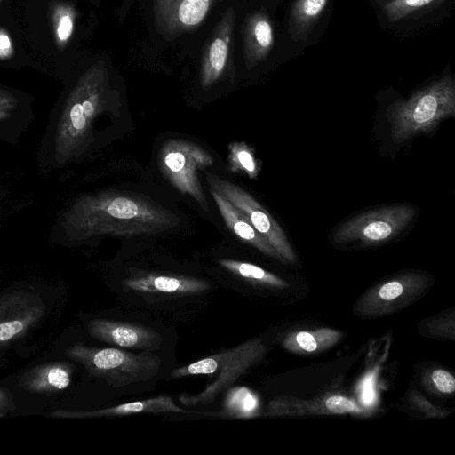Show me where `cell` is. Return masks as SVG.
<instances>
[{
  "label": "cell",
  "mask_w": 455,
  "mask_h": 455,
  "mask_svg": "<svg viewBox=\"0 0 455 455\" xmlns=\"http://www.w3.org/2000/svg\"><path fill=\"white\" fill-rule=\"evenodd\" d=\"M180 224L178 215L148 197L108 190L74 198L55 216L50 236L63 243L100 235L133 237L164 233Z\"/></svg>",
  "instance_id": "1"
},
{
  "label": "cell",
  "mask_w": 455,
  "mask_h": 455,
  "mask_svg": "<svg viewBox=\"0 0 455 455\" xmlns=\"http://www.w3.org/2000/svg\"><path fill=\"white\" fill-rule=\"evenodd\" d=\"M428 287V277L419 273H405L379 283L357 302L355 310L363 316L393 314L419 299Z\"/></svg>",
  "instance_id": "9"
},
{
  "label": "cell",
  "mask_w": 455,
  "mask_h": 455,
  "mask_svg": "<svg viewBox=\"0 0 455 455\" xmlns=\"http://www.w3.org/2000/svg\"><path fill=\"white\" fill-rule=\"evenodd\" d=\"M415 213L413 207L405 204L366 212L339 226L334 237L339 242L360 241L366 244H378L400 233Z\"/></svg>",
  "instance_id": "7"
},
{
  "label": "cell",
  "mask_w": 455,
  "mask_h": 455,
  "mask_svg": "<svg viewBox=\"0 0 455 455\" xmlns=\"http://www.w3.org/2000/svg\"><path fill=\"white\" fill-rule=\"evenodd\" d=\"M215 0H155L157 28L166 36L197 28L210 12Z\"/></svg>",
  "instance_id": "11"
},
{
  "label": "cell",
  "mask_w": 455,
  "mask_h": 455,
  "mask_svg": "<svg viewBox=\"0 0 455 455\" xmlns=\"http://www.w3.org/2000/svg\"><path fill=\"white\" fill-rule=\"evenodd\" d=\"M14 53V48L8 33L0 28V60L11 58Z\"/></svg>",
  "instance_id": "30"
},
{
  "label": "cell",
  "mask_w": 455,
  "mask_h": 455,
  "mask_svg": "<svg viewBox=\"0 0 455 455\" xmlns=\"http://www.w3.org/2000/svg\"><path fill=\"white\" fill-rule=\"evenodd\" d=\"M90 367L114 387L145 381L159 371L161 360L149 354H132L117 348H101L83 352Z\"/></svg>",
  "instance_id": "6"
},
{
  "label": "cell",
  "mask_w": 455,
  "mask_h": 455,
  "mask_svg": "<svg viewBox=\"0 0 455 455\" xmlns=\"http://www.w3.org/2000/svg\"><path fill=\"white\" fill-rule=\"evenodd\" d=\"M267 347L259 339H250L231 349L203 358L188 365L175 369L174 379L199 374L218 375L202 392L188 395L183 394L180 401L185 405L208 404L228 388L266 355Z\"/></svg>",
  "instance_id": "4"
},
{
  "label": "cell",
  "mask_w": 455,
  "mask_h": 455,
  "mask_svg": "<svg viewBox=\"0 0 455 455\" xmlns=\"http://www.w3.org/2000/svg\"><path fill=\"white\" fill-rule=\"evenodd\" d=\"M326 410L331 413H361L363 410L352 400L341 396L333 395L327 398L324 402Z\"/></svg>",
  "instance_id": "25"
},
{
  "label": "cell",
  "mask_w": 455,
  "mask_h": 455,
  "mask_svg": "<svg viewBox=\"0 0 455 455\" xmlns=\"http://www.w3.org/2000/svg\"><path fill=\"white\" fill-rule=\"evenodd\" d=\"M228 163L232 172H241L255 179L259 172L252 149L244 142H234L228 147Z\"/></svg>",
  "instance_id": "24"
},
{
  "label": "cell",
  "mask_w": 455,
  "mask_h": 455,
  "mask_svg": "<svg viewBox=\"0 0 455 455\" xmlns=\"http://www.w3.org/2000/svg\"><path fill=\"white\" fill-rule=\"evenodd\" d=\"M54 42L62 51L70 42L77 18L75 7L67 2H54L49 8Z\"/></svg>",
  "instance_id": "19"
},
{
  "label": "cell",
  "mask_w": 455,
  "mask_h": 455,
  "mask_svg": "<svg viewBox=\"0 0 455 455\" xmlns=\"http://www.w3.org/2000/svg\"><path fill=\"white\" fill-rule=\"evenodd\" d=\"M189 412L177 406L172 398L161 395L141 401L130 402L86 413L89 416H126L140 413Z\"/></svg>",
  "instance_id": "18"
},
{
  "label": "cell",
  "mask_w": 455,
  "mask_h": 455,
  "mask_svg": "<svg viewBox=\"0 0 455 455\" xmlns=\"http://www.w3.org/2000/svg\"><path fill=\"white\" fill-rule=\"evenodd\" d=\"M205 179L211 188L220 193L246 215L255 229L277 251L283 262H296V254L282 228L252 196L241 187L209 172L205 173Z\"/></svg>",
  "instance_id": "8"
},
{
  "label": "cell",
  "mask_w": 455,
  "mask_h": 455,
  "mask_svg": "<svg viewBox=\"0 0 455 455\" xmlns=\"http://www.w3.org/2000/svg\"><path fill=\"white\" fill-rule=\"evenodd\" d=\"M49 384L56 388L63 389L69 384V376L68 372L62 369H52L47 374Z\"/></svg>",
  "instance_id": "28"
},
{
  "label": "cell",
  "mask_w": 455,
  "mask_h": 455,
  "mask_svg": "<svg viewBox=\"0 0 455 455\" xmlns=\"http://www.w3.org/2000/svg\"><path fill=\"white\" fill-rule=\"evenodd\" d=\"M7 196H8V189L3 184L0 183V217H1V212L4 210V204L5 203Z\"/></svg>",
  "instance_id": "31"
},
{
  "label": "cell",
  "mask_w": 455,
  "mask_h": 455,
  "mask_svg": "<svg viewBox=\"0 0 455 455\" xmlns=\"http://www.w3.org/2000/svg\"><path fill=\"white\" fill-rule=\"evenodd\" d=\"M110 85L105 64L92 65L49 114L37 148L40 174H53L80 163L95 142L96 124L108 110Z\"/></svg>",
  "instance_id": "2"
},
{
  "label": "cell",
  "mask_w": 455,
  "mask_h": 455,
  "mask_svg": "<svg viewBox=\"0 0 455 455\" xmlns=\"http://www.w3.org/2000/svg\"><path fill=\"white\" fill-rule=\"evenodd\" d=\"M35 119L31 109H0V141L16 145Z\"/></svg>",
  "instance_id": "20"
},
{
  "label": "cell",
  "mask_w": 455,
  "mask_h": 455,
  "mask_svg": "<svg viewBox=\"0 0 455 455\" xmlns=\"http://www.w3.org/2000/svg\"><path fill=\"white\" fill-rule=\"evenodd\" d=\"M210 192L223 220L232 233L265 255L283 261L274 247L255 229L243 212L215 189L210 188Z\"/></svg>",
  "instance_id": "14"
},
{
  "label": "cell",
  "mask_w": 455,
  "mask_h": 455,
  "mask_svg": "<svg viewBox=\"0 0 455 455\" xmlns=\"http://www.w3.org/2000/svg\"><path fill=\"white\" fill-rule=\"evenodd\" d=\"M219 264L234 275L256 283L276 288L288 286V283L278 275L251 263L221 259L219 260Z\"/></svg>",
  "instance_id": "21"
},
{
  "label": "cell",
  "mask_w": 455,
  "mask_h": 455,
  "mask_svg": "<svg viewBox=\"0 0 455 455\" xmlns=\"http://www.w3.org/2000/svg\"><path fill=\"white\" fill-rule=\"evenodd\" d=\"M23 328V323L20 321H12L0 323V340L5 341L11 339L19 333Z\"/></svg>",
  "instance_id": "29"
},
{
  "label": "cell",
  "mask_w": 455,
  "mask_h": 455,
  "mask_svg": "<svg viewBox=\"0 0 455 455\" xmlns=\"http://www.w3.org/2000/svg\"><path fill=\"white\" fill-rule=\"evenodd\" d=\"M431 380L435 388L441 393L451 394L455 391V379L446 370H435L431 374Z\"/></svg>",
  "instance_id": "27"
},
{
  "label": "cell",
  "mask_w": 455,
  "mask_h": 455,
  "mask_svg": "<svg viewBox=\"0 0 455 455\" xmlns=\"http://www.w3.org/2000/svg\"><path fill=\"white\" fill-rule=\"evenodd\" d=\"M2 2H3V0H0V4H1Z\"/></svg>",
  "instance_id": "32"
},
{
  "label": "cell",
  "mask_w": 455,
  "mask_h": 455,
  "mask_svg": "<svg viewBox=\"0 0 455 455\" xmlns=\"http://www.w3.org/2000/svg\"><path fill=\"white\" fill-rule=\"evenodd\" d=\"M0 109L20 110L31 109L28 101H26L16 92L0 86Z\"/></svg>",
  "instance_id": "26"
},
{
  "label": "cell",
  "mask_w": 455,
  "mask_h": 455,
  "mask_svg": "<svg viewBox=\"0 0 455 455\" xmlns=\"http://www.w3.org/2000/svg\"><path fill=\"white\" fill-rule=\"evenodd\" d=\"M454 115L455 84L449 75L433 81L407 100L395 101L387 111L392 140L396 144L431 131Z\"/></svg>",
  "instance_id": "3"
},
{
  "label": "cell",
  "mask_w": 455,
  "mask_h": 455,
  "mask_svg": "<svg viewBox=\"0 0 455 455\" xmlns=\"http://www.w3.org/2000/svg\"><path fill=\"white\" fill-rule=\"evenodd\" d=\"M159 168L168 180L181 193L191 196L205 212L207 198L198 172L214 163L212 156L199 145L185 140H170L158 156Z\"/></svg>",
  "instance_id": "5"
},
{
  "label": "cell",
  "mask_w": 455,
  "mask_h": 455,
  "mask_svg": "<svg viewBox=\"0 0 455 455\" xmlns=\"http://www.w3.org/2000/svg\"><path fill=\"white\" fill-rule=\"evenodd\" d=\"M91 331L98 339L125 348L152 349L159 346L156 332L145 326L109 320H96Z\"/></svg>",
  "instance_id": "12"
},
{
  "label": "cell",
  "mask_w": 455,
  "mask_h": 455,
  "mask_svg": "<svg viewBox=\"0 0 455 455\" xmlns=\"http://www.w3.org/2000/svg\"><path fill=\"white\" fill-rule=\"evenodd\" d=\"M343 337L339 331L320 328L290 333L283 340V347L290 352L306 355L319 354L336 345Z\"/></svg>",
  "instance_id": "16"
},
{
  "label": "cell",
  "mask_w": 455,
  "mask_h": 455,
  "mask_svg": "<svg viewBox=\"0 0 455 455\" xmlns=\"http://www.w3.org/2000/svg\"><path fill=\"white\" fill-rule=\"evenodd\" d=\"M329 0H296L290 13V30L296 39H305L324 13Z\"/></svg>",
  "instance_id": "17"
},
{
  "label": "cell",
  "mask_w": 455,
  "mask_h": 455,
  "mask_svg": "<svg viewBox=\"0 0 455 455\" xmlns=\"http://www.w3.org/2000/svg\"><path fill=\"white\" fill-rule=\"evenodd\" d=\"M442 1L443 0H385L381 4V9L389 21L396 22L412 17Z\"/></svg>",
  "instance_id": "23"
},
{
  "label": "cell",
  "mask_w": 455,
  "mask_h": 455,
  "mask_svg": "<svg viewBox=\"0 0 455 455\" xmlns=\"http://www.w3.org/2000/svg\"><path fill=\"white\" fill-rule=\"evenodd\" d=\"M258 409L257 397L245 387L229 390L224 403V413L234 418L253 417Z\"/></svg>",
  "instance_id": "22"
},
{
  "label": "cell",
  "mask_w": 455,
  "mask_h": 455,
  "mask_svg": "<svg viewBox=\"0 0 455 455\" xmlns=\"http://www.w3.org/2000/svg\"><path fill=\"white\" fill-rule=\"evenodd\" d=\"M124 286L138 292L196 294L206 291L209 283L189 276L148 274L125 280Z\"/></svg>",
  "instance_id": "15"
},
{
  "label": "cell",
  "mask_w": 455,
  "mask_h": 455,
  "mask_svg": "<svg viewBox=\"0 0 455 455\" xmlns=\"http://www.w3.org/2000/svg\"><path fill=\"white\" fill-rule=\"evenodd\" d=\"M234 28L235 12L228 8L216 26L202 58L200 83L204 89L218 82L231 65Z\"/></svg>",
  "instance_id": "10"
},
{
  "label": "cell",
  "mask_w": 455,
  "mask_h": 455,
  "mask_svg": "<svg viewBox=\"0 0 455 455\" xmlns=\"http://www.w3.org/2000/svg\"><path fill=\"white\" fill-rule=\"evenodd\" d=\"M383 1H385V0H383Z\"/></svg>",
  "instance_id": "33"
},
{
  "label": "cell",
  "mask_w": 455,
  "mask_h": 455,
  "mask_svg": "<svg viewBox=\"0 0 455 455\" xmlns=\"http://www.w3.org/2000/svg\"><path fill=\"white\" fill-rule=\"evenodd\" d=\"M242 36L247 67L266 60L275 44V30L268 15L261 11L251 13L243 23Z\"/></svg>",
  "instance_id": "13"
}]
</instances>
